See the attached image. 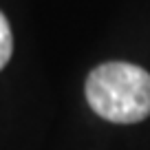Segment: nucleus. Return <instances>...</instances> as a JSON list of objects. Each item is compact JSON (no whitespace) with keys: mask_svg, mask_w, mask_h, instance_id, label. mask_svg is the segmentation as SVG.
Returning <instances> with one entry per match:
<instances>
[{"mask_svg":"<svg viewBox=\"0 0 150 150\" xmlns=\"http://www.w3.org/2000/svg\"><path fill=\"white\" fill-rule=\"evenodd\" d=\"M86 99L108 122H141L150 115V73L128 62L102 64L86 80Z\"/></svg>","mask_w":150,"mask_h":150,"instance_id":"f257e3e1","label":"nucleus"},{"mask_svg":"<svg viewBox=\"0 0 150 150\" xmlns=\"http://www.w3.org/2000/svg\"><path fill=\"white\" fill-rule=\"evenodd\" d=\"M11 51H13V35H11V27L7 22L5 13L0 11V69H5L9 62Z\"/></svg>","mask_w":150,"mask_h":150,"instance_id":"f03ea898","label":"nucleus"}]
</instances>
